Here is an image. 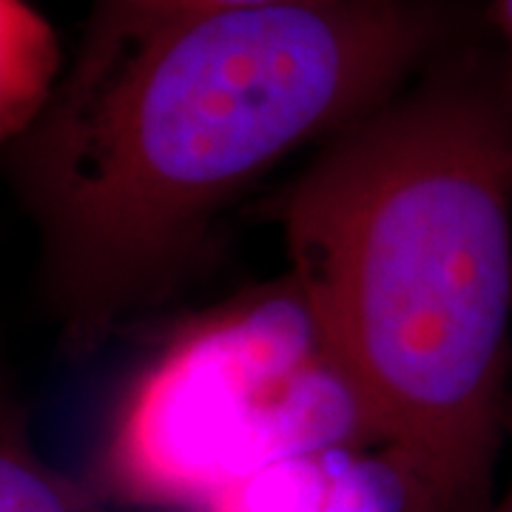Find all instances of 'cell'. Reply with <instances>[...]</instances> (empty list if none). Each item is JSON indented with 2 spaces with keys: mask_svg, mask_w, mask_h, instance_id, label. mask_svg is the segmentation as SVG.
<instances>
[{
  "mask_svg": "<svg viewBox=\"0 0 512 512\" xmlns=\"http://www.w3.org/2000/svg\"><path fill=\"white\" fill-rule=\"evenodd\" d=\"M419 0L146 12L97 0L9 171L63 342L97 348L200 265L276 163L387 103L433 55Z\"/></svg>",
  "mask_w": 512,
  "mask_h": 512,
  "instance_id": "cell-1",
  "label": "cell"
},
{
  "mask_svg": "<svg viewBox=\"0 0 512 512\" xmlns=\"http://www.w3.org/2000/svg\"><path fill=\"white\" fill-rule=\"evenodd\" d=\"M288 274L430 512H484L510 436L512 109L444 66L333 134L276 205Z\"/></svg>",
  "mask_w": 512,
  "mask_h": 512,
  "instance_id": "cell-2",
  "label": "cell"
},
{
  "mask_svg": "<svg viewBox=\"0 0 512 512\" xmlns=\"http://www.w3.org/2000/svg\"><path fill=\"white\" fill-rule=\"evenodd\" d=\"M342 444L376 433L285 271L165 336L111 407L89 484L111 507L194 512L271 464Z\"/></svg>",
  "mask_w": 512,
  "mask_h": 512,
  "instance_id": "cell-3",
  "label": "cell"
},
{
  "mask_svg": "<svg viewBox=\"0 0 512 512\" xmlns=\"http://www.w3.org/2000/svg\"><path fill=\"white\" fill-rule=\"evenodd\" d=\"M194 512H430V507L387 450L342 444L271 464Z\"/></svg>",
  "mask_w": 512,
  "mask_h": 512,
  "instance_id": "cell-4",
  "label": "cell"
},
{
  "mask_svg": "<svg viewBox=\"0 0 512 512\" xmlns=\"http://www.w3.org/2000/svg\"><path fill=\"white\" fill-rule=\"evenodd\" d=\"M60 74V43L49 20L26 0H0V146L29 131Z\"/></svg>",
  "mask_w": 512,
  "mask_h": 512,
  "instance_id": "cell-5",
  "label": "cell"
},
{
  "mask_svg": "<svg viewBox=\"0 0 512 512\" xmlns=\"http://www.w3.org/2000/svg\"><path fill=\"white\" fill-rule=\"evenodd\" d=\"M0 512H114L89 481H74L35 450L0 396Z\"/></svg>",
  "mask_w": 512,
  "mask_h": 512,
  "instance_id": "cell-6",
  "label": "cell"
},
{
  "mask_svg": "<svg viewBox=\"0 0 512 512\" xmlns=\"http://www.w3.org/2000/svg\"><path fill=\"white\" fill-rule=\"evenodd\" d=\"M146 12H217V9H245V6H268V3H291V0H120Z\"/></svg>",
  "mask_w": 512,
  "mask_h": 512,
  "instance_id": "cell-7",
  "label": "cell"
},
{
  "mask_svg": "<svg viewBox=\"0 0 512 512\" xmlns=\"http://www.w3.org/2000/svg\"><path fill=\"white\" fill-rule=\"evenodd\" d=\"M493 9L501 37H504V49H507V72L501 80H504V92H507L512 109V0H493Z\"/></svg>",
  "mask_w": 512,
  "mask_h": 512,
  "instance_id": "cell-8",
  "label": "cell"
},
{
  "mask_svg": "<svg viewBox=\"0 0 512 512\" xmlns=\"http://www.w3.org/2000/svg\"><path fill=\"white\" fill-rule=\"evenodd\" d=\"M510 436H512V410H510ZM484 512H512V478H510V487L504 490V495L498 498V501H490V507Z\"/></svg>",
  "mask_w": 512,
  "mask_h": 512,
  "instance_id": "cell-9",
  "label": "cell"
}]
</instances>
